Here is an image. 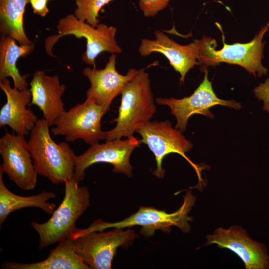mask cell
<instances>
[{"mask_svg": "<svg viewBox=\"0 0 269 269\" xmlns=\"http://www.w3.org/2000/svg\"><path fill=\"white\" fill-rule=\"evenodd\" d=\"M121 94L118 116L113 121L116 125L105 132L106 141L133 136L156 111L149 75L143 69L139 70L126 84Z\"/></svg>", "mask_w": 269, "mask_h": 269, "instance_id": "cell-1", "label": "cell"}, {"mask_svg": "<svg viewBox=\"0 0 269 269\" xmlns=\"http://www.w3.org/2000/svg\"><path fill=\"white\" fill-rule=\"evenodd\" d=\"M49 128L44 118L38 119L27 142L37 174L58 184L73 177L77 155L67 142L52 139Z\"/></svg>", "mask_w": 269, "mask_h": 269, "instance_id": "cell-2", "label": "cell"}, {"mask_svg": "<svg viewBox=\"0 0 269 269\" xmlns=\"http://www.w3.org/2000/svg\"><path fill=\"white\" fill-rule=\"evenodd\" d=\"M73 177L66 180L62 201L45 222L31 223L38 234L39 249L59 243L71 235L78 219L90 206V194L86 186H80Z\"/></svg>", "mask_w": 269, "mask_h": 269, "instance_id": "cell-3", "label": "cell"}, {"mask_svg": "<svg viewBox=\"0 0 269 269\" xmlns=\"http://www.w3.org/2000/svg\"><path fill=\"white\" fill-rule=\"evenodd\" d=\"M269 29V21L262 26L254 38L247 43H225L222 34L223 47L217 49V41L212 37L203 36L196 40L199 46L198 61L201 71L221 63L236 64L245 68L255 77L266 75L268 69L262 63L265 42L263 39Z\"/></svg>", "mask_w": 269, "mask_h": 269, "instance_id": "cell-4", "label": "cell"}, {"mask_svg": "<svg viewBox=\"0 0 269 269\" xmlns=\"http://www.w3.org/2000/svg\"><path fill=\"white\" fill-rule=\"evenodd\" d=\"M195 201V197L191 191H187L181 206L176 211L168 213L152 207H140L135 213L124 219L114 223L106 222L97 219L86 229H80L82 233L103 231L108 228L124 229L134 226L141 227V235L149 237L153 236L157 230L170 232L171 227L176 226L182 232L187 233L190 230L189 222L191 218L188 214Z\"/></svg>", "mask_w": 269, "mask_h": 269, "instance_id": "cell-5", "label": "cell"}, {"mask_svg": "<svg viewBox=\"0 0 269 269\" xmlns=\"http://www.w3.org/2000/svg\"><path fill=\"white\" fill-rule=\"evenodd\" d=\"M56 27L58 34L51 35L45 40L46 51L52 57H55L52 52L54 44L61 37L68 35L86 39V49L82 55V60L94 67L96 58L101 53L120 54L122 52L116 40L117 28L114 26L99 23L94 27L79 19L74 14H69L59 20Z\"/></svg>", "mask_w": 269, "mask_h": 269, "instance_id": "cell-6", "label": "cell"}, {"mask_svg": "<svg viewBox=\"0 0 269 269\" xmlns=\"http://www.w3.org/2000/svg\"><path fill=\"white\" fill-rule=\"evenodd\" d=\"M71 236L75 252L90 269H111L117 249L127 247L138 237L133 229L117 228L85 233L74 230Z\"/></svg>", "mask_w": 269, "mask_h": 269, "instance_id": "cell-7", "label": "cell"}, {"mask_svg": "<svg viewBox=\"0 0 269 269\" xmlns=\"http://www.w3.org/2000/svg\"><path fill=\"white\" fill-rule=\"evenodd\" d=\"M106 113L93 99L86 97L84 102L61 114L51 131L55 136H64L67 142L81 139L91 145L105 139L101 122Z\"/></svg>", "mask_w": 269, "mask_h": 269, "instance_id": "cell-8", "label": "cell"}, {"mask_svg": "<svg viewBox=\"0 0 269 269\" xmlns=\"http://www.w3.org/2000/svg\"><path fill=\"white\" fill-rule=\"evenodd\" d=\"M136 133L141 136L140 142L146 144L153 153L156 162V168L153 174L161 179L165 175L162 167L164 158L171 153H176L183 157L194 168L200 183L202 167L194 163L186 155L193 147L190 140L182 135V132L172 126L169 120L149 121L139 128Z\"/></svg>", "mask_w": 269, "mask_h": 269, "instance_id": "cell-9", "label": "cell"}, {"mask_svg": "<svg viewBox=\"0 0 269 269\" xmlns=\"http://www.w3.org/2000/svg\"><path fill=\"white\" fill-rule=\"evenodd\" d=\"M140 143V139L133 136L125 139H115L91 145L85 152L76 156L73 178L78 182L83 180L86 169L98 163L111 164L114 172L122 173L131 177L133 167L130 163V156Z\"/></svg>", "mask_w": 269, "mask_h": 269, "instance_id": "cell-10", "label": "cell"}, {"mask_svg": "<svg viewBox=\"0 0 269 269\" xmlns=\"http://www.w3.org/2000/svg\"><path fill=\"white\" fill-rule=\"evenodd\" d=\"M203 71V81L190 96L181 99H155L157 104L170 108L171 114L176 119L175 128L182 133L185 131L190 117L194 114H201L213 119L215 116L210 109L215 106L221 105L236 110L241 108V105L234 100H225L218 98L213 89L212 82L208 79L207 69Z\"/></svg>", "mask_w": 269, "mask_h": 269, "instance_id": "cell-11", "label": "cell"}, {"mask_svg": "<svg viewBox=\"0 0 269 269\" xmlns=\"http://www.w3.org/2000/svg\"><path fill=\"white\" fill-rule=\"evenodd\" d=\"M0 169L9 179L22 190L33 189L38 174L24 136L6 132L0 138Z\"/></svg>", "mask_w": 269, "mask_h": 269, "instance_id": "cell-12", "label": "cell"}, {"mask_svg": "<svg viewBox=\"0 0 269 269\" xmlns=\"http://www.w3.org/2000/svg\"><path fill=\"white\" fill-rule=\"evenodd\" d=\"M206 238V245L216 244L235 253L247 269H269V255L265 244L252 239L239 226L227 229L219 228Z\"/></svg>", "mask_w": 269, "mask_h": 269, "instance_id": "cell-13", "label": "cell"}, {"mask_svg": "<svg viewBox=\"0 0 269 269\" xmlns=\"http://www.w3.org/2000/svg\"><path fill=\"white\" fill-rule=\"evenodd\" d=\"M116 54H111L103 69L86 67L82 72L90 83L86 97L93 99L106 113L110 110L113 100L121 94L126 84L138 72L132 68L126 75L119 73L116 68Z\"/></svg>", "mask_w": 269, "mask_h": 269, "instance_id": "cell-14", "label": "cell"}, {"mask_svg": "<svg viewBox=\"0 0 269 269\" xmlns=\"http://www.w3.org/2000/svg\"><path fill=\"white\" fill-rule=\"evenodd\" d=\"M154 34L155 39L141 40L139 53L142 56L155 52L163 55L174 70L180 74V83H183L188 72L194 66L199 65V46L197 40L183 45L176 43L161 31L156 30Z\"/></svg>", "mask_w": 269, "mask_h": 269, "instance_id": "cell-15", "label": "cell"}, {"mask_svg": "<svg viewBox=\"0 0 269 269\" xmlns=\"http://www.w3.org/2000/svg\"><path fill=\"white\" fill-rule=\"evenodd\" d=\"M0 88L6 98L0 110V127L7 126L17 134H29L38 120L35 114L26 108L31 101L30 89L12 88L8 78L0 80Z\"/></svg>", "mask_w": 269, "mask_h": 269, "instance_id": "cell-16", "label": "cell"}, {"mask_svg": "<svg viewBox=\"0 0 269 269\" xmlns=\"http://www.w3.org/2000/svg\"><path fill=\"white\" fill-rule=\"evenodd\" d=\"M31 101L29 105H36L41 110L50 127L65 110L62 96L65 86L61 84L57 75L49 76L37 70L29 83Z\"/></svg>", "mask_w": 269, "mask_h": 269, "instance_id": "cell-17", "label": "cell"}, {"mask_svg": "<svg viewBox=\"0 0 269 269\" xmlns=\"http://www.w3.org/2000/svg\"><path fill=\"white\" fill-rule=\"evenodd\" d=\"M6 269H90L75 251L73 239L69 236L58 243L45 260L31 263L6 262Z\"/></svg>", "mask_w": 269, "mask_h": 269, "instance_id": "cell-18", "label": "cell"}, {"mask_svg": "<svg viewBox=\"0 0 269 269\" xmlns=\"http://www.w3.org/2000/svg\"><path fill=\"white\" fill-rule=\"evenodd\" d=\"M0 169V224H2L7 216L12 212L20 209L36 207L44 212L52 215L55 210L56 205L48 200L55 198L56 194L52 192L44 191L36 195L27 196L16 195L5 185Z\"/></svg>", "mask_w": 269, "mask_h": 269, "instance_id": "cell-19", "label": "cell"}, {"mask_svg": "<svg viewBox=\"0 0 269 269\" xmlns=\"http://www.w3.org/2000/svg\"><path fill=\"white\" fill-rule=\"evenodd\" d=\"M12 38L1 35L0 38V80L11 77L14 87L23 90L28 88L27 78L29 74L21 75L16 67V62L20 57H25L34 49L32 43L29 45H17Z\"/></svg>", "mask_w": 269, "mask_h": 269, "instance_id": "cell-20", "label": "cell"}, {"mask_svg": "<svg viewBox=\"0 0 269 269\" xmlns=\"http://www.w3.org/2000/svg\"><path fill=\"white\" fill-rule=\"evenodd\" d=\"M29 0H0V31L19 45L33 43L28 39L23 28V14Z\"/></svg>", "mask_w": 269, "mask_h": 269, "instance_id": "cell-21", "label": "cell"}, {"mask_svg": "<svg viewBox=\"0 0 269 269\" xmlns=\"http://www.w3.org/2000/svg\"><path fill=\"white\" fill-rule=\"evenodd\" d=\"M113 0H75L77 6L74 14L79 19L94 27L100 23L99 12Z\"/></svg>", "mask_w": 269, "mask_h": 269, "instance_id": "cell-22", "label": "cell"}, {"mask_svg": "<svg viewBox=\"0 0 269 269\" xmlns=\"http://www.w3.org/2000/svg\"><path fill=\"white\" fill-rule=\"evenodd\" d=\"M171 0H139L138 5L145 17H153L163 10Z\"/></svg>", "mask_w": 269, "mask_h": 269, "instance_id": "cell-23", "label": "cell"}, {"mask_svg": "<svg viewBox=\"0 0 269 269\" xmlns=\"http://www.w3.org/2000/svg\"><path fill=\"white\" fill-rule=\"evenodd\" d=\"M255 97L263 102V109L269 113V77L254 89Z\"/></svg>", "mask_w": 269, "mask_h": 269, "instance_id": "cell-24", "label": "cell"}, {"mask_svg": "<svg viewBox=\"0 0 269 269\" xmlns=\"http://www.w3.org/2000/svg\"><path fill=\"white\" fill-rule=\"evenodd\" d=\"M51 0H29L35 14L45 16L49 11L48 2Z\"/></svg>", "mask_w": 269, "mask_h": 269, "instance_id": "cell-25", "label": "cell"}]
</instances>
